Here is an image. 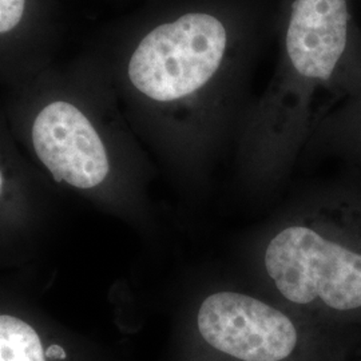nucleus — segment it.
<instances>
[{
    "label": "nucleus",
    "mask_w": 361,
    "mask_h": 361,
    "mask_svg": "<svg viewBox=\"0 0 361 361\" xmlns=\"http://www.w3.org/2000/svg\"><path fill=\"white\" fill-rule=\"evenodd\" d=\"M267 0H161L95 49L123 114L173 158L205 153L244 98Z\"/></svg>",
    "instance_id": "f257e3e1"
},
{
    "label": "nucleus",
    "mask_w": 361,
    "mask_h": 361,
    "mask_svg": "<svg viewBox=\"0 0 361 361\" xmlns=\"http://www.w3.org/2000/svg\"><path fill=\"white\" fill-rule=\"evenodd\" d=\"M7 89L3 114L39 176L97 197L138 168L141 155L97 50Z\"/></svg>",
    "instance_id": "f03ea898"
},
{
    "label": "nucleus",
    "mask_w": 361,
    "mask_h": 361,
    "mask_svg": "<svg viewBox=\"0 0 361 361\" xmlns=\"http://www.w3.org/2000/svg\"><path fill=\"white\" fill-rule=\"evenodd\" d=\"M274 20L276 66L240 142L246 166L261 173L288 166L361 78L353 0H281Z\"/></svg>",
    "instance_id": "7ed1b4c3"
},
{
    "label": "nucleus",
    "mask_w": 361,
    "mask_h": 361,
    "mask_svg": "<svg viewBox=\"0 0 361 361\" xmlns=\"http://www.w3.org/2000/svg\"><path fill=\"white\" fill-rule=\"evenodd\" d=\"M264 269L289 304L334 316L361 313V201L340 198L276 233Z\"/></svg>",
    "instance_id": "20e7f679"
},
{
    "label": "nucleus",
    "mask_w": 361,
    "mask_h": 361,
    "mask_svg": "<svg viewBox=\"0 0 361 361\" xmlns=\"http://www.w3.org/2000/svg\"><path fill=\"white\" fill-rule=\"evenodd\" d=\"M197 329L210 348L238 361H285L296 352L295 322L271 304L233 290L205 297Z\"/></svg>",
    "instance_id": "39448f33"
},
{
    "label": "nucleus",
    "mask_w": 361,
    "mask_h": 361,
    "mask_svg": "<svg viewBox=\"0 0 361 361\" xmlns=\"http://www.w3.org/2000/svg\"><path fill=\"white\" fill-rule=\"evenodd\" d=\"M56 0H0V85L13 87L52 65Z\"/></svg>",
    "instance_id": "423d86ee"
},
{
    "label": "nucleus",
    "mask_w": 361,
    "mask_h": 361,
    "mask_svg": "<svg viewBox=\"0 0 361 361\" xmlns=\"http://www.w3.org/2000/svg\"><path fill=\"white\" fill-rule=\"evenodd\" d=\"M37 170L13 140L6 116L0 111V226H13L26 210V192L37 177Z\"/></svg>",
    "instance_id": "0eeeda50"
},
{
    "label": "nucleus",
    "mask_w": 361,
    "mask_h": 361,
    "mask_svg": "<svg viewBox=\"0 0 361 361\" xmlns=\"http://www.w3.org/2000/svg\"><path fill=\"white\" fill-rule=\"evenodd\" d=\"M313 141L361 162V78L356 87L324 116L310 143Z\"/></svg>",
    "instance_id": "6e6552de"
},
{
    "label": "nucleus",
    "mask_w": 361,
    "mask_h": 361,
    "mask_svg": "<svg viewBox=\"0 0 361 361\" xmlns=\"http://www.w3.org/2000/svg\"><path fill=\"white\" fill-rule=\"evenodd\" d=\"M47 348L32 324L11 312H0V361L51 360Z\"/></svg>",
    "instance_id": "1a4fd4ad"
}]
</instances>
